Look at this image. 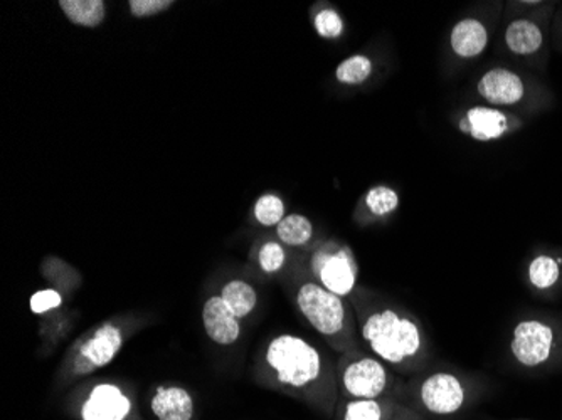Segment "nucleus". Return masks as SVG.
<instances>
[{"instance_id":"f257e3e1","label":"nucleus","mask_w":562,"mask_h":420,"mask_svg":"<svg viewBox=\"0 0 562 420\" xmlns=\"http://www.w3.org/2000/svg\"><path fill=\"white\" fill-rule=\"evenodd\" d=\"M251 378L327 419L336 416L340 400L336 360L300 334L277 333L265 340L252 359Z\"/></svg>"},{"instance_id":"f03ea898","label":"nucleus","mask_w":562,"mask_h":420,"mask_svg":"<svg viewBox=\"0 0 562 420\" xmlns=\"http://www.w3.org/2000/svg\"><path fill=\"white\" fill-rule=\"evenodd\" d=\"M362 349L407 378L435 359L432 341L415 313L371 287L359 286L350 296Z\"/></svg>"},{"instance_id":"7ed1b4c3","label":"nucleus","mask_w":562,"mask_h":420,"mask_svg":"<svg viewBox=\"0 0 562 420\" xmlns=\"http://www.w3.org/2000/svg\"><path fill=\"white\" fill-rule=\"evenodd\" d=\"M281 286L300 317L311 325L336 355L362 349L356 313L349 299L340 298L325 290L303 266L299 252L293 256Z\"/></svg>"},{"instance_id":"20e7f679","label":"nucleus","mask_w":562,"mask_h":420,"mask_svg":"<svg viewBox=\"0 0 562 420\" xmlns=\"http://www.w3.org/2000/svg\"><path fill=\"white\" fill-rule=\"evenodd\" d=\"M491 391L488 381L447 363H431L404 378L400 402L426 420H454L469 413Z\"/></svg>"},{"instance_id":"39448f33","label":"nucleus","mask_w":562,"mask_h":420,"mask_svg":"<svg viewBox=\"0 0 562 420\" xmlns=\"http://www.w3.org/2000/svg\"><path fill=\"white\" fill-rule=\"evenodd\" d=\"M140 325L134 317H115L85 331L66 350L59 365L58 384L68 387L109 366Z\"/></svg>"},{"instance_id":"423d86ee","label":"nucleus","mask_w":562,"mask_h":420,"mask_svg":"<svg viewBox=\"0 0 562 420\" xmlns=\"http://www.w3.org/2000/svg\"><path fill=\"white\" fill-rule=\"evenodd\" d=\"M508 356L529 374H562V317L554 313L524 315L510 331Z\"/></svg>"},{"instance_id":"0eeeda50","label":"nucleus","mask_w":562,"mask_h":420,"mask_svg":"<svg viewBox=\"0 0 562 420\" xmlns=\"http://www.w3.org/2000/svg\"><path fill=\"white\" fill-rule=\"evenodd\" d=\"M336 371L340 399H397L403 387L404 377L364 349L337 355Z\"/></svg>"},{"instance_id":"6e6552de","label":"nucleus","mask_w":562,"mask_h":420,"mask_svg":"<svg viewBox=\"0 0 562 420\" xmlns=\"http://www.w3.org/2000/svg\"><path fill=\"white\" fill-rule=\"evenodd\" d=\"M308 274L328 292L349 299L359 287V264L352 248L339 239H318L299 252Z\"/></svg>"},{"instance_id":"1a4fd4ad","label":"nucleus","mask_w":562,"mask_h":420,"mask_svg":"<svg viewBox=\"0 0 562 420\" xmlns=\"http://www.w3.org/2000/svg\"><path fill=\"white\" fill-rule=\"evenodd\" d=\"M475 93L483 104L513 113H517L516 110L536 109L548 98L542 84L532 76L508 66H492L483 72L476 80Z\"/></svg>"},{"instance_id":"9d476101","label":"nucleus","mask_w":562,"mask_h":420,"mask_svg":"<svg viewBox=\"0 0 562 420\" xmlns=\"http://www.w3.org/2000/svg\"><path fill=\"white\" fill-rule=\"evenodd\" d=\"M76 420H142L134 394L113 381L85 382L69 396Z\"/></svg>"},{"instance_id":"9b49d317","label":"nucleus","mask_w":562,"mask_h":420,"mask_svg":"<svg viewBox=\"0 0 562 420\" xmlns=\"http://www.w3.org/2000/svg\"><path fill=\"white\" fill-rule=\"evenodd\" d=\"M454 128L480 144H491L517 134L526 126V120L517 113L494 109L488 104H472L454 113Z\"/></svg>"},{"instance_id":"f8f14e48","label":"nucleus","mask_w":562,"mask_h":420,"mask_svg":"<svg viewBox=\"0 0 562 420\" xmlns=\"http://www.w3.org/2000/svg\"><path fill=\"white\" fill-rule=\"evenodd\" d=\"M526 281L530 292L542 298H554L562 290V252L539 249L527 259Z\"/></svg>"},{"instance_id":"ddd939ff","label":"nucleus","mask_w":562,"mask_h":420,"mask_svg":"<svg viewBox=\"0 0 562 420\" xmlns=\"http://www.w3.org/2000/svg\"><path fill=\"white\" fill-rule=\"evenodd\" d=\"M504 47L520 59H533L546 47V27L538 15H517L504 30Z\"/></svg>"},{"instance_id":"4468645a","label":"nucleus","mask_w":562,"mask_h":420,"mask_svg":"<svg viewBox=\"0 0 562 420\" xmlns=\"http://www.w3.org/2000/svg\"><path fill=\"white\" fill-rule=\"evenodd\" d=\"M202 327L214 345L233 347L243 337V320L220 295H211L202 306Z\"/></svg>"},{"instance_id":"2eb2a0df","label":"nucleus","mask_w":562,"mask_h":420,"mask_svg":"<svg viewBox=\"0 0 562 420\" xmlns=\"http://www.w3.org/2000/svg\"><path fill=\"white\" fill-rule=\"evenodd\" d=\"M448 43L454 58L472 61L487 50L491 44V27L483 19L469 15L454 22Z\"/></svg>"},{"instance_id":"dca6fc26","label":"nucleus","mask_w":562,"mask_h":420,"mask_svg":"<svg viewBox=\"0 0 562 420\" xmlns=\"http://www.w3.org/2000/svg\"><path fill=\"white\" fill-rule=\"evenodd\" d=\"M156 420H194L195 402L191 391L181 385H157L148 399Z\"/></svg>"},{"instance_id":"f3484780","label":"nucleus","mask_w":562,"mask_h":420,"mask_svg":"<svg viewBox=\"0 0 562 420\" xmlns=\"http://www.w3.org/2000/svg\"><path fill=\"white\" fill-rule=\"evenodd\" d=\"M293 256L295 252L281 245L274 236H263L252 245L249 262L265 277L281 280L292 264Z\"/></svg>"},{"instance_id":"a211bd4d","label":"nucleus","mask_w":562,"mask_h":420,"mask_svg":"<svg viewBox=\"0 0 562 420\" xmlns=\"http://www.w3.org/2000/svg\"><path fill=\"white\" fill-rule=\"evenodd\" d=\"M401 205L397 191L390 185H374L357 205L356 220L361 226L390 219Z\"/></svg>"},{"instance_id":"6ab92c4d","label":"nucleus","mask_w":562,"mask_h":420,"mask_svg":"<svg viewBox=\"0 0 562 420\" xmlns=\"http://www.w3.org/2000/svg\"><path fill=\"white\" fill-rule=\"evenodd\" d=\"M401 402L396 397L387 399H340L337 404L334 420H391L400 409Z\"/></svg>"},{"instance_id":"aec40b11","label":"nucleus","mask_w":562,"mask_h":420,"mask_svg":"<svg viewBox=\"0 0 562 420\" xmlns=\"http://www.w3.org/2000/svg\"><path fill=\"white\" fill-rule=\"evenodd\" d=\"M273 236L293 252L306 251L318 241L314 224L302 214H286L285 219L274 227Z\"/></svg>"},{"instance_id":"412c9836","label":"nucleus","mask_w":562,"mask_h":420,"mask_svg":"<svg viewBox=\"0 0 562 420\" xmlns=\"http://www.w3.org/2000/svg\"><path fill=\"white\" fill-rule=\"evenodd\" d=\"M217 295L223 298L227 308L232 309L243 321L251 318L260 305L257 286L243 277H233V280L226 281Z\"/></svg>"},{"instance_id":"4be33fe9","label":"nucleus","mask_w":562,"mask_h":420,"mask_svg":"<svg viewBox=\"0 0 562 420\" xmlns=\"http://www.w3.org/2000/svg\"><path fill=\"white\" fill-rule=\"evenodd\" d=\"M59 9L71 24L94 30L106 19V4L103 0H59Z\"/></svg>"},{"instance_id":"5701e85b","label":"nucleus","mask_w":562,"mask_h":420,"mask_svg":"<svg viewBox=\"0 0 562 420\" xmlns=\"http://www.w3.org/2000/svg\"><path fill=\"white\" fill-rule=\"evenodd\" d=\"M374 75V61L368 55L347 56L336 68L337 83L344 87H361Z\"/></svg>"},{"instance_id":"b1692460","label":"nucleus","mask_w":562,"mask_h":420,"mask_svg":"<svg viewBox=\"0 0 562 420\" xmlns=\"http://www.w3.org/2000/svg\"><path fill=\"white\" fill-rule=\"evenodd\" d=\"M312 22H314L315 33L322 39L337 41L346 33V22L340 12L334 5L325 4V2L315 4L314 11H312Z\"/></svg>"},{"instance_id":"393cba45","label":"nucleus","mask_w":562,"mask_h":420,"mask_svg":"<svg viewBox=\"0 0 562 420\" xmlns=\"http://www.w3.org/2000/svg\"><path fill=\"white\" fill-rule=\"evenodd\" d=\"M285 201L274 192L260 195L252 205V219L265 229H274L281 220L285 219Z\"/></svg>"},{"instance_id":"a878e982","label":"nucleus","mask_w":562,"mask_h":420,"mask_svg":"<svg viewBox=\"0 0 562 420\" xmlns=\"http://www.w3.org/2000/svg\"><path fill=\"white\" fill-rule=\"evenodd\" d=\"M63 303H65V299H63V295L58 290H55V287H44V290L31 296L30 306L34 315L44 317L47 313L61 308Z\"/></svg>"},{"instance_id":"bb28decb","label":"nucleus","mask_w":562,"mask_h":420,"mask_svg":"<svg viewBox=\"0 0 562 420\" xmlns=\"http://www.w3.org/2000/svg\"><path fill=\"white\" fill-rule=\"evenodd\" d=\"M172 5H176V2H172V0H131L128 2V12L135 19H147L169 11Z\"/></svg>"},{"instance_id":"cd10ccee","label":"nucleus","mask_w":562,"mask_h":420,"mask_svg":"<svg viewBox=\"0 0 562 420\" xmlns=\"http://www.w3.org/2000/svg\"><path fill=\"white\" fill-rule=\"evenodd\" d=\"M391 420H426L425 417L419 416L415 410L401 404L400 409L396 410Z\"/></svg>"},{"instance_id":"c85d7f7f","label":"nucleus","mask_w":562,"mask_h":420,"mask_svg":"<svg viewBox=\"0 0 562 420\" xmlns=\"http://www.w3.org/2000/svg\"><path fill=\"white\" fill-rule=\"evenodd\" d=\"M516 420H527V419H516Z\"/></svg>"},{"instance_id":"c756f323","label":"nucleus","mask_w":562,"mask_h":420,"mask_svg":"<svg viewBox=\"0 0 562 420\" xmlns=\"http://www.w3.org/2000/svg\"><path fill=\"white\" fill-rule=\"evenodd\" d=\"M561 420H562V412H561Z\"/></svg>"}]
</instances>
